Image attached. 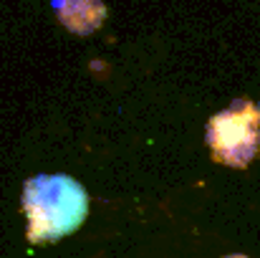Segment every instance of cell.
Here are the masks:
<instances>
[{
	"instance_id": "cell-1",
	"label": "cell",
	"mask_w": 260,
	"mask_h": 258,
	"mask_svg": "<svg viewBox=\"0 0 260 258\" xmlns=\"http://www.w3.org/2000/svg\"><path fill=\"white\" fill-rule=\"evenodd\" d=\"M28 241L51 243L74 233L88 213L86 190L69 175H36L23 185Z\"/></svg>"
},
{
	"instance_id": "cell-2",
	"label": "cell",
	"mask_w": 260,
	"mask_h": 258,
	"mask_svg": "<svg viewBox=\"0 0 260 258\" xmlns=\"http://www.w3.org/2000/svg\"><path fill=\"white\" fill-rule=\"evenodd\" d=\"M212 160L228 167H248L260 152V109L250 99H235L225 111L207 122Z\"/></svg>"
},
{
	"instance_id": "cell-3",
	"label": "cell",
	"mask_w": 260,
	"mask_h": 258,
	"mask_svg": "<svg viewBox=\"0 0 260 258\" xmlns=\"http://www.w3.org/2000/svg\"><path fill=\"white\" fill-rule=\"evenodd\" d=\"M53 8L58 20L79 36L93 33L106 18V8L101 0H53Z\"/></svg>"
},
{
	"instance_id": "cell-4",
	"label": "cell",
	"mask_w": 260,
	"mask_h": 258,
	"mask_svg": "<svg viewBox=\"0 0 260 258\" xmlns=\"http://www.w3.org/2000/svg\"><path fill=\"white\" fill-rule=\"evenodd\" d=\"M225 258H248V256H225Z\"/></svg>"
}]
</instances>
